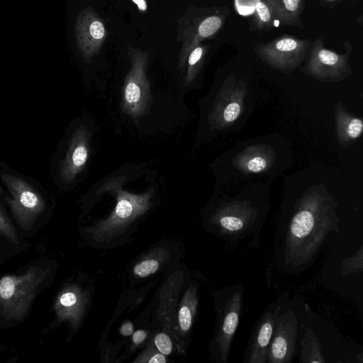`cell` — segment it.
I'll return each instance as SVG.
<instances>
[{
    "label": "cell",
    "mask_w": 363,
    "mask_h": 363,
    "mask_svg": "<svg viewBox=\"0 0 363 363\" xmlns=\"http://www.w3.org/2000/svg\"><path fill=\"white\" fill-rule=\"evenodd\" d=\"M57 269L55 259L40 256L0 277V329L28 319L37 297L52 284Z\"/></svg>",
    "instance_id": "cell-1"
},
{
    "label": "cell",
    "mask_w": 363,
    "mask_h": 363,
    "mask_svg": "<svg viewBox=\"0 0 363 363\" xmlns=\"http://www.w3.org/2000/svg\"><path fill=\"white\" fill-rule=\"evenodd\" d=\"M0 178L10 193L5 201L21 237L25 240L34 236L44 225L47 201L22 178L3 172Z\"/></svg>",
    "instance_id": "cell-2"
},
{
    "label": "cell",
    "mask_w": 363,
    "mask_h": 363,
    "mask_svg": "<svg viewBox=\"0 0 363 363\" xmlns=\"http://www.w3.org/2000/svg\"><path fill=\"white\" fill-rule=\"evenodd\" d=\"M132 66L128 72L122 92L123 110L133 117L141 116L150 98V83L146 76L147 57L144 53L133 52Z\"/></svg>",
    "instance_id": "cell-3"
},
{
    "label": "cell",
    "mask_w": 363,
    "mask_h": 363,
    "mask_svg": "<svg viewBox=\"0 0 363 363\" xmlns=\"http://www.w3.org/2000/svg\"><path fill=\"white\" fill-rule=\"evenodd\" d=\"M149 194L136 195L121 191L114 211L105 220L96 225L91 232L98 240L111 237L125 225L144 213L150 206Z\"/></svg>",
    "instance_id": "cell-4"
},
{
    "label": "cell",
    "mask_w": 363,
    "mask_h": 363,
    "mask_svg": "<svg viewBox=\"0 0 363 363\" xmlns=\"http://www.w3.org/2000/svg\"><path fill=\"white\" fill-rule=\"evenodd\" d=\"M84 308V295L78 285L65 283L57 293L51 310L53 320L43 328L42 334L46 335L64 323H67L72 330L77 329Z\"/></svg>",
    "instance_id": "cell-5"
},
{
    "label": "cell",
    "mask_w": 363,
    "mask_h": 363,
    "mask_svg": "<svg viewBox=\"0 0 363 363\" xmlns=\"http://www.w3.org/2000/svg\"><path fill=\"white\" fill-rule=\"evenodd\" d=\"M297 321L292 311L280 313L271 340L267 362L289 363L294 358Z\"/></svg>",
    "instance_id": "cell-6"
},
{
    "label": "cell",
    "mask_w": 363,
    "mask_h": 363,
    "mask_svg": "<svg viewBox=\"0 0 363 363\" xmlns=\"http://www.w3.org/2000/svg\"><path fill=\"white\" fill-rule=\"evenodd\" d=\"M242 300V290H237L230 296L220 313L216 346L218 357L221 362L228 361L231 342L239 323Z\"/></svg>",
    "instance_id": "cell-7"
},
{
    "label": "cell",
    "mask_w": 363,
    "mask_h": 363,
    "mask_svg": "<svg viewBox=\"0 0 363 363\" xmlns=\"http://www.w3.org/2000/svg\"><path fill=\"white\" fill-rule=\"evenodd\" d=\"M281 305L272 303L259 319L250 341L245 362L266 363Z\"/></svg>",
    "instance_id": "cell-8"
},
{
    "label": "cell",
    "mask_w": 363,
    "mask_h": 363,
    "mask_svg": "<svg viewBox=\"0 0 363 363\" xmlns=\"http://www.w3.org/2000/svg\"><path fill=\"white\" fill-rule=\"evenodd\" d=\"M90 133L82 125L72 135L65 157L60 165L62 181L70 183L84 167L89 157Z\"/></svg>",
    "instance_id": "cell-9"
},
{
    "label": "cell",
    "mask_w": 363,
    "mask_h": 363,
    "mask_svg": "<svg viewBox=\"0 0 363 363\" xmlns=\"http://www.w3.org/2000/svg\"><path fill=\"white\" fill-rule=\"evenodd\" d=\"M74 35L77 46L85 59H89L105 36L102 22L91 11H82L75 23Z\"/></svg>",
    "instance_id": "cell-10"
},
{
    "label": "cell",
    "mask_w": 363,
    "mask_h": 363,
    "mask_svg": "<svg viewBox=\"0 0 363 363\" xmlns=\"http://www.w3.org/2000/svg\"><path fill=\"white\" fill-rule=\"evenodd\" d=\"M0 242L16 247L21 251L30 247V243L23 240L11 218L0 206Z\"/></svg>",
    "instance_id": "cell-11"
},
{
    "label": "cell",
    "mask_w": 363,
    "mask_h": 363,
    "mask_svg": "<svg viewBox=\"0 0 363 363\" xmlns=\"http://www.w3.org/2000/svg\"><path fill=\"white\" fill-rule=\"evenodd\" d=\"M197 306L196 289L189 287L185 294L178 313V321L181 331L186 333L192 324Z\"/></svg>",
    "instance_id": "cell-12"
},
{
    "label": "cell",
    "mask_w": 363,
    "mask_h": 363,
    "mask_svg": "<svg viewBox=\"0 0 363 363\" xmlns=\"http://www.w3.org/2000/svg\"><path fill=\"white\" fill-rule=\"evenodd\" d=\"M302 344V362H324L325 359L320 352L318 340L313 331L306 328L305 334L301 342Z\"/></svg>",
    "instance_id": "cell-13"
},
{
    "label": "cell",
    "mask_w": 363,
    "mask_h": 363,
    "mask_svg": "<svg viewBox=\"0 0 363 363\" xmlns=\"http://www.w3.org/2000/svg\"><path fill=\"white\" fill-rule=\"evenodd\" d=\"M222 21L217 16L206 18L199 27V34L203 38H208L214 34L221 26Z\"/></svg>",
    "instance_id": "cell-14"
},
{
    "label": "cell",
    "mask_w": 363,
    "mask_h": 363,
    "mask_svg": "<svg viewBox=\"0 0 363 363\" xmlns=\"http://www.w3.org/2000/svg\"><path fill=\"white\" fill-rule=\"evenodd\" d=\"M159 267V263L155 259H145L138 264L133 269L135 274L139 277H146L155 272Z\"/></svg>",
    "instance_id": "cell-15"
},
{
    "label": "cell",
    "mask_w": 363,
    "mask_h": 363,
    "mask_svg": "<svg viewBox=\"0 0 363 363\" xmlns=\"http://www.w3.org/2000/svg\"><path fill=\"white\" fill-rule=\"evenodd\" d=\"M221 226L230 233H237L242 230L245 223L239 217L225 216L220 219Z\"/></svg>",
    "instance_id": "cell-16"
},
{
    "label": "cell",
    "mask_w": 363,
    "mask_h": 363,
    "mask_svg": "<svg viewBox=\"0 0 363 363\" xmlns=\"http://www.w3.org/2000/svg\"><path fill=\"white\" fill-rule=\"evenodd\" d=\"M155 344L160 352L164 355H167L172 350V345L170 338L165 333L157 334L155 337Z\"/></svg>",
    "instance_id": "cell-17"
},
{
    "label": "cell",
    "mask_w": 363,
    "mask_h": 363,
    "mask_svg": "<svg viewBox=\"0 0 363 363\" xmlns=\"http://www.w3.org/2000/svg\"><path fill=\"white\" fill-rule=\"evenodd\" d=\"M203 49L201 47L195 48L191 53L189 57V69L186 77L185 83L186 85L191 83V73L194 67L200 60L202 57Z\"/></svg>",
    "instance_id": "cell-18"
},
{
    "label": "cell",
    "mask_w": 363,
    "mask_h": 363,
    "mask_svg": "<svg viewBox=\"0 0 363 363\" xmlns=\"http://www.w3.org/2000/svg\"><path fill=\"white\" fill-rule=\"evenodd\" d=\"M240 111V105L235 102L228 104L223 112V117L227 122L235 121Z\"/></svg>",
    "instance_id": "cell-19"
},
{
    "label": "cell",
    "mask_w": 363,
    "mask_h": 363,
    "mask_svg": "<svg viewBox=\"0 0 363 363\" xmlns=\"http://www.w3.org/2000/svg\"><path fill=\"white\" fill-rule=\"evenodd\" d=\"M363 124L362 120L353 118L347 127V134L352 138H358L362 132Z\"/></svg>",
    "instance_id": "cell-20"
},
{
    "label": "cell",
    "mask_w": 363,
    "mask_h": 363,
    "mask_svg": "<svg viewBox=\"0 0 363 363\" xmlns=\"http://www.w3.org/2000/svg\"><path fill=\"white\" fill-rule=\"evenodd\" d=\"M318 57L323 63L329 65H335L338 60V57L335 52L327 50H320Z\"/></svg>",
    "instance_id": "cell-21"
},
{
    "label": "cell",
    "mask_w": 363,
    "mask_h": 363,
    "mask_svg": "<svg viewBox=\"0 0 363 363\" xmlns=\"http://www.w3.org/2000/svg\"><path fill=\"white\" fill-rule=\"evenodd\" d=\"M267 165L266 160L261 157H256L250 160L247 164V168L252 172H261Z\"/></svg>",
    "instance_id": "cell-22"
},
{
    "label": "cell",
    "mask_w": 363,
    "mask_h": 363,
    "mask_svg": "<svg viewBox=\"0 0 363 363\" xmlns=\"http://www.w3.org/2000/svg\"><path fill=\"white\" fill-rule=\"evenodd\" d=\"M297 46L296 42L293 39H283L277 43V48L281 51H291Z\"/></svg>",
    "instance_id": "cell-23"
},
{
    "label": "cell",
    "mask_w": 363,
    "mask_h": 363,
    "mask_svg": "<svg viewBox=\"0 0 363 363\" xmlns=\"http://www.w3.org/2000/svg\"><path fill=\"white\" fill-rule=\"evenodd\" d=\"M256 10L259 16V18L263 22H267L270 18V13L267 6L259 1L256 4Z\"/></svg>",
    "instance_id": "cell-24"
},
{
    "label": "cell",
    "mask_w": 363,
    "mask_h": 363,
    "mask_svg": "<svg viewBox=\"0 0 363 363\" xmlns=\"http://www.w3.org/2000/svg\"><path fill=\"white\" fill-rule=\"evenodd\" d=\"M147 337V333L143 330H138L135 331L133 335V342L135 345H138L143 342Z\"/></svg>",
    "instance_id": "cell-25"
},
{
    "label": "cell",
    "mask_w": 363,
    "mask_h": 363,
    "mask_svg": "<svg viewBox=\"0 0 363 363\" xmlns=\"http://www.w3.org/2000/svg\"><path fill=\"white\" fill-rule=\"evenodd\" d=\"M166 361L164 355L161 352H156L145 360V362L149 363H164Z\"/></svg>",
    "instance_id": "cell-26"
},
{
    "label": "cell",
    "mask_w": 363,
    "mask_h": 363,
    "mask_svg": "<svg viewBox=\"0 0 363 363\" xmlns=\"http://www.w3.org/2000/svg\"><path fill=\"white\" fill-rule=\"evenodd\" d=\"M120 333L125 336L130 335L133 333V325L130 322H125L120 328Z\"/></svg>",
    "instance_id": "cell-27"
},
{
    "label": "cell",
    "mask_w": 363,
    "mask_h": 363,
    "mask_svg": "<svg viewBox=\"0 0 363 363\" xmlns=\"http://www.w3.org/2000/svg\"><path fill=\"white\" fill-rule=\"evenodd\" d=\"M285 7L290 11H294L297 9L300 0H283Z\"/></svg>",
    "instance_id": "cell-28"
},
{
    "label": "cell",
    "mask_w": 363,
    "mask_h": 363,
    "mask_svg": "<svg viewBox=\"0 0 363 363\" xmlns=\"http://www.w3.org/2000/svg\"><path fill=\"white\" fill-rule=\"evenodd\" d=\"M138 6V9L141 11H146L147 4L145 0H132Z\"/></svg>",
    "instance_id": "cell-29"
},
{
    "label": "cell",
    "mask_w": 363,
    "mask_h": 363,
    "mask_svg": "<svg viewBox=\"0 0 363 363\" xmlns=\"http://www.w3.org/2000/svg\"><path fill=\"white\" fill-rule=\"evenodd\" d=\"M6 346L0 340V355L3 353V351L6 349Z\"/></svg>",
    "instance_id": "cell-30"
}]
</instances>
